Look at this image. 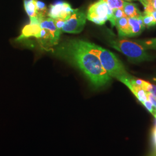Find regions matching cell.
Segmentation results:
<instances>
[{"mask_svg":"<svg viewBox=\"0 0 156 156\" xmlns=\"http://www.w3.org/2000/svg\"><path fill=\"white\" fill-rule=\"evenodd\" d=\"M58 56L79 68L91 86L99 89L111 81L112 78L102 66L98 57L86 49L79 40H71L57 48Z\"/></svg>","mask_w":156,"mask_h":156,"instance_id":"obj_1","label":"cell"},{"mask_svg":"<svg viewBox=\"0 0 156 156\" xmlns=\"http://www.w3.org/2000/svg\"><path fill=\"white\" fill-rule=\"evenodd\" d=\"M79 41L86 49L98 57L102 66L111 78L116 79L128 87L129 80L133 76L127 73L123 63L111 51L93 43L82 40H79Z\"/></svg>","mask_w":156,"mask_h":156,"instance_id":"obj_2","label":"cell"},{"mask_svg":"<svg viewBox=\"0 0 156 156\" xmlns=\"http://www.w3.org/2000/svg\"><path fill=\"white\" fill-rule=\"evenodd\" d=\"M109 45L133 62H144L151 59L145 48L136 42L126 39H113L109 41Z\"/></svg>","mask_w":156,"mask_h":156,"instance_id":"obj_3","label":"cell"},{"mask_svg":"<svg viewBox=\"0 0 156 156\" xmlns=\"http://www.w3.org/2000/svg\"><path fill=\"white\" fill-rule=\"evenodd\" d=\"M113 16V9L103 0H99L90 6L87 19L98 25H103L107 20L111 22Z\"/></svg>","mask_w":156,"mask_h":156,"instance_id":"obj_4","label":"cell"},{"mask_svg":"<svg viewBox=\"0 0 156 156\" xmlns=\"http://www.w3.org/2000/svg\"><path fill=\"white\" fill-rule=\"evenodd\" d=\"M87 17L83 11L76 9L64 23L62 29V32L78 34L82 31L86 22Z\"/></svg>","mask_w":156,"mask_h":156,"instance_id":"obj_5","label":"cell"},{"mask_svg":"<svg viewBox=\"0 0 156 156\" xmlns=\"http://www.w3.org/2000/svg\"><path fill=\"white\" fill-rule=\"evenodd\" d=\"M42 28L39 24V21L37 17L30 19V22L26 25L22 30L20 35L15 39V42H21L24 39L30 37H35L39 39L41 37Z\"/></svg>","mask_w":156,"mask_h":156,"instance_id":"obj_6","label":"cell"},{"mask_svg":"<svg viewBox=\"0 0 156 156\" xmlns=\"http://www.w3.org/2000/svg\"><path fill=\"white\" fill-rule=\"evenodd\" d=\"M39 24L41 28L46 30L50 34L51 46L57 45L60 38L61 31L56 27L54 19L50 17H45L40 21Z\"/></svg>","mask_w":156,"mask_h":156,"instance_id":"obj_7","label":"cell"},{"mask_svg":"<svg viewBox=\"0 0 156 156\" xmlns=\"http://www.w3.org/2000/svg\"><path fill=\"white\" fill-rule=\"evenodd\" d=\"M141 17L138 18L128 17V23L130 28L129 37L138 36L144 30L145 26L142 22Z\"/></svg>","mask_w":156,"mask_h":156,"instance_id":"obj_8","label":"cell"},{"mask_svg":"<svg viewBox=\"0 0 156 156\" xmlns=\"http://www.w3.org/2000/svg\"><path fill=\"white\" fill-rule=\"evenodd\" d=\"M115 26L117 28L118 34L120 37H129L130 28L127 17H123L117 20L116 22Z\"/></svg>","mask_w":156,"mask_h":156,"instance_id":"obj_9","label":"cell"},{"mask_svg":"<svg viewBox=\"0 0 156 156\" xmlns=\"http://www.w3.org/2000/svg\"><path fill=\"white\" fill-rule=\"evenodd\" d=\"M123 9L126 16L127 17L138 18L142 16V13L137 7V5L134 3L125 1Z\"/></svg>","mask_w":156,"mask_h":156,"instance_id":"obj_10","label":"cell"},{"mask_svg":"<svg viewBox=\"0 0 156 156\" xmlns=\"http://www.w3.org/2000/svg\"><path fill=\"white\" fill-rule=\"evenodd\" d=\"M63 1H58L54 4L50 5L49 9L48 12V16L51 19H56L58 17H61L62 12L63 11Z\"/></svg>","mask_w":156,"mask_h":156,"instance_id":"obj_11","label":"cell"},{"mask_svg":"<svg viewBox=\"0 0 156 156\" xmlns=\"http://www.w3.org/2000/svg\"><path fill=\"white\" fill-rule=\"evenodd\" d=\"M128 89L130 90V91L133 93V94L141 104L147 100V92L143 89L134 86H130Z\"/></svg>","mask_w":156,"mask_h":156,"instance_id":"obj_12","label":"cell"},{"mask_svg":"<svg viewBox=\"0 0 156 156\" xmlns=\"http://www.w3.org/2000/svg\"><path fill=\"white\" fill-rule=\"evenodd\" d=\"M24 6L30 19L37 17L35 0H24Z\"/></svg>","mask_w":156,"mask_h":156,"instance_id":"obj_13","label":"cell"},{"mask_svg":"<svg viewBox=\"0 0 156 156\" xmlns=\"http://www.w3.org/2000/svg\"><path fill=\"white\" fill-rule=\"evenodd\" d=\"M144 24L146 27H151L152 26H156V22L154 17L149 13H144L141 17Z\"/></svg>","mask_w":156,"mask_h":156,"instance_id":"obj_14","label":"cell"},{"mask_svg":"<svg viewBox=\"0 0 156 156\" xmlns=\"http://www.w3.org/2000/svg\"><path fill=\"white\" fill-rule=\"evenodd\" d=\"M137 43L142 46L144 48L147 49H156V38L149 40H143V41H136Z\"/></svg>","mask_w":156,"mask_h":156,"instance_id":"obj_15","label":"cell"},{"mask_svg":"<svg viewBox=\"0 0 156 156\" xmlns=\"http://www.w3.org/2000/svg\"><path fill=\"white\" fill-rule=\"evenodd\" d=\"M126 15L124 12L123 11V9H113V16L112 19L111 20V23L112 27H114L116 25V20L123 17H126Z\"/></svg>","mask_w":156,"mask_h":156,"instance_id":"obj_16","label":"cell"},{"mask_svg":"<svg viewBox=\"0 0 156 156\" xmlns=\"http://www.w3.org/2000/svg\"><path fill=\"white\" fill-rule=\"evenodd\" d=\"M112 9H123L124 0H103Z\"/></svg>","mask_w":156,"mask_h":156,"instance_id":"obj_17","label":"cell"},{"mask_svg":"<svg viewBox=\"0 0 156 156\" xmlns=\"http://www.w3.org/2000/svg\"><path fill=\"white\" fill-rule=\"evenodd\" d=\"M142 89L153 95L156 98V85L151 83L149 82H144Z\"/></svg>","mask_w":156,"mask_h":156,"instance_id":"obj_18","label":"cell"},{"mask_svg":"<svg viewBox=\"0 0 156 156\" xmlns=\"http://www.w3.org/2000/svg\"><path fill=\"white\" fill-rule=\"evenodd\" d=\"M145 108L147 109V110L151 113V114L155 117L156 119V108L153 106V105L151 103V102L148 100L145 101L142 104Z\"/></svg>","mask_w":156,"mask_h":156,"instance_id":"obj_19","label":"cell"},{"mask_svg":"<svg viewBox=\"0 0 156 156\" xmlns=\"http://www.w3.org/2000/svg\"><path fill=\"white\" fill-rule=\"evenodd\" d=\"M152 140H153V151L151 154L149 156H156V124L153 130L152 133Z\"/></svg>","mask_w":156,"mask_h":156,"instance_id":"obj_20","label":"cell"},{"mask_svg":"<svg viewBox=\"0 0 156 156\" xmlns=\"http://www.w3.org/2000/svg\"><path fill=\"white\" fill-rule=\"evenodd\" d=\"M55 23V25H56V27L57 29L60 31H62V28L64 24V23L66 22V20L61 18V17H58L54 19Z\"/></svg>","mask_w":156,"mask_h":156,"instance_id":"obj_21","label":"cell"},{"mask_svg":"<svg viewBox=\"0 0 156 156\" xmlns=\"http://www.w3.org/2000/svg\"><path fill=\"white\" fill-rule=\"evenodd\" d=\"M147 92V100L151 102V103L153 105V106L156 108V98L153 95L151 94L150 93Z\"/></svg>","mask_w":156,"mask_h":156,"instance_id":"obj_22","label":"cell"},{"mask_svg":"<svg viewBox=\"0 0 156 156\" xmlns=\"http://www.w3.org/2000/svg\"><path fill=\"white\" fill-rule=\"evenodd\" d=\"M140 3L144 5V7L153 4V0H138Z\"/></svg>","mask_w":156,"mask_h":156,"instance_id":"obj_23","label":"cell"},{"mask_svg":"<svg viewBox=\"0 0 156 156\" xmlns=\"http://www.w3.org/2000/svg\"><path fill=\"white\" fill-rule=\"evenodd\" d=\"M150 13L151 15L152 16L154 17V20H155V21H156V10L155 9L154 11H153V12H151V13Z\"/></svg>","mask_w":156,"mask_h":156,"instance_id":"obj_24","label":"cell"},{"mask_svg":"<svg viewBox=\"0 0 156 156\" xmlns=\"http://www.w3.org/2000/svg\"><path fill=\"white\" fill-rule=\"evenodd\" d=\"M153 5L154 9L156 10V0H153Z\"/></svg>","mask_w":156,"mask_h":156,"instance_id":"obj_25","label":"cell"},{"mask_svg":"<svg viewBox=\"0 0 156 156\" xmlns=\"http://www.w3.org/2000/svg\"><path fill=\"white\" fill-rule=\"evenodd\" d=\"M126 1H128V2H130V1H136V0H124Z\"/></svg>","mask_w":156,"mask_h":156,"instance_id":"obj_26","label":"cell"},{"mask_svg":"<svg viewBox=\"0 0 156 156\" xmlns=\"http://www.w3.org/2000/svg\"><path fill=\"white\" fill-rule=\"evenodd\" d=\"M153 80L156 82V78H154V79H153Z\"/></svg>","mask_w":156,"mask_h":156,"instance_id":"obj_27","label":"cell"}]
</instances>
